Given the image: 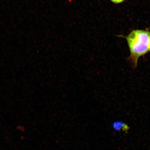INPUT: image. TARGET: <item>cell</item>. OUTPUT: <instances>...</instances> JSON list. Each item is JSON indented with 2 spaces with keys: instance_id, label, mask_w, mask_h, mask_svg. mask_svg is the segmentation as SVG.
<instances>
[{
  "instance_id": "1",
  "label": "cell",
  "mask_w": 150,
  "mask_h": 150,
  "mask_svg": "<svg viewBox=\"0 0 150 150\" xmlns=\"http://www.w3.org/2000/svg\"><path fill=\"white\" fill-rule=\"evenodd\" d=\"M150 34L149 32L137 30L133 31L127 37L131 53V58L136 65L140 56L149 50Z\"/></svg>"
},
{
  "instance_id": "2",
  "label": "cell",
  "mask_w": 150,
  "mask_h": 150,
  "mask_svg": "<svg viewBox=\"0 0 150 150\" xmlns=\"http://www.w3.org/2000/svg\"><path fill=\"white\" fill-rule=\"evenodd\" d=\"M112 127L116 131H120L122 130L125 132L128 131L129 129L127 125L125 124L123 122L119 121L114 122L112 123Z\"/></svg>"
},
{
  "instance_id": "3",
  "label": "cell",
  "mask_w": 150,
  "mask_h": 150,
  "mask_svg": "<svg viewBox=\"0 0 150 150\" xmlns=\"http://www.w3.org/2000/svg\"><path fill=\"white\" fill-rule=\"evenodd\" d=\"M113 3H119L122 2L124 0H111Z\"/></svg>"
},
{
  "instance_id": "4",
  "label": "cell",
  "mask_w": 150,
  "mask_h": 150,
  "mask_svg": "<svg viewBox=\"0 0 150 150\" xmlns=\"http://www.w3.org/2000/svg\"><path fill=\"white\" fill-rule=\"evenodd\" d=\"M149 50H150V40H149Z\"/></svg>"
}]
</instances>
